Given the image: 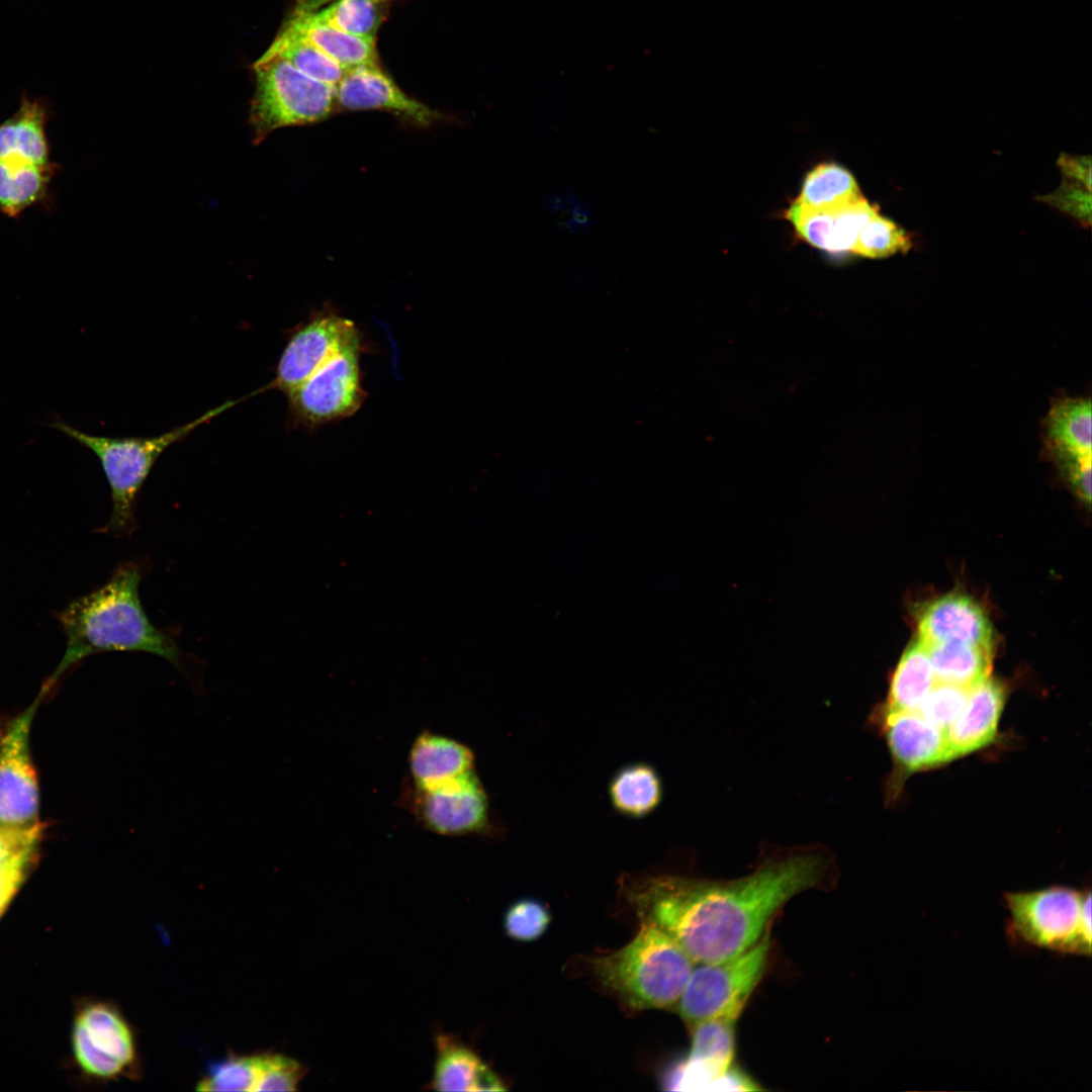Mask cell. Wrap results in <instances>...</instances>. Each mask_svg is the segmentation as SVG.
I'll return each mask as SVG.
<instances>
[{"label":"cell","mask_w":1092,"mask_h":1092,"mask_svg":"<svg viewBox=\"0 0 1092 1092\" xmlns=\"http://www.w3.org/2000/svg\"><path fill=\"white\" fill-rule=\"evenodd\" d=\"M828 869L823 854L802 851L767 859L735 880L624 876L620 890L640 923L666 933L695 964H714L755 944L776 913L819 886Z\"/></svg>","instance_id":"6da1fadb"},{"label":"cell","mask_w":1092,"mask_h":1092,"mask_svg":"<svg viewBox=\"0 0 1092 1092\" xmlns=\"http://www.w3.org/2000/svg\"><path fill=\"white\" fill-rule=\"evenodd\" d=\"M141 580V567L133 562L123 563L104 585L72 601L60 614L67 648L46 682L50 689L72 665L100 652H148L179 666L175 640L156 628L144 610L139 593Z\"/></svg>","instance_id":"7a4b0ae2"},{"label":"cell","mask_w":1092,"mask_h":1092,"mask_svg":"<svg viewBox=\"0 0 1092 1092\" xmlns=\"http://www.w3.org/2000/svg\"><path fill=\"white\" fill-rule=\"evenodd\" d=\"M589 963L602 986L634 1010L673 1007L695 966L670 936L643 923L625 946Z\"/></svg>","instance_id":"3957f363"},{"label":"cell","mask_w":1092,"mask_h":1092,"mask_svg":"<svg viewBox=\"0 0 1092 1092\" xmlns=\"http://www.w3.org/2000/svg\"><path fill=\"white\" fill-rule=\"evenodd\" d=\"M239 401L241 399L225 401L187 424L151 438L91 435L79 431L62 420H55L50 426L88 448L97 456L107 478L112 502V513L104 530L116 536H124L130 535L136 528L138 495L162 453Z\"/></svg>","instance_id":"277c9868"},{"label":"cell","mask_w":1092,"mask_h":1092,"mask_svg":"<svg viewBox=\"0 0 1092 1092\" xmlns=\"http://www.w3.org/2000/svg\"><path fill=\"white\" fill-rule=\"evenodd\" d=\"M1012 937L1041 948L1091 954V893L1065 887L1005 893Z\"/></svg>","instance_id":"5b68a950"},{"label":"cell","mask_w":1092,"mask_h":1092,"mask_svg":"<svg viewBox=\"0 0 1092 1092\" xmlns=\"http://www.w3.org/2000/svg\"><path fill=\"white\" fill-rule=\"evenodd\" d=\"M253 70L250 113L256 144L275 129L315 123L337 110L336 87L305 76L282 58L261 56Z\"/></svg>","instance_id":"8992f818"},{"label":"cell","mask_w":1092,"mask_h":1092,"mask_svg":"<svg viewBox=\"0 0 1092 1092\" xmlns=\"http://www.w3.org/2000/svg\"><path fill=\"white\" fill-rule=\"evenodd\" d=\"M770 951L769 933L742 953L714 964H695L674 1005L690 1026L709 1019L737 1021L761 981Z\"/></svg>","instance_id":"52a82bcc"},{"label":"cell","mask_w":1092,"mask_h":1092,"mask_svg":"<svg viewBox=\"0 0 1092 1092\" xmlns=\"http://www.w3.org/2000/svg\"><path fill=\"white\" fill-rule=\"evenodd\" d=\"M73 1059L81 1073L96 1081L135 1078L138 1041L120 1009L105 1000H86L76 1009L71 1032Z\"/></svg>","instance_id":"ba28073f"},{"label":"cell","mask_w":1092,"mask_h":1092,"mask_svg":"<svg viewBox=\"0 0 1092 1092\" xmlns=\"http://www.w3.org/2000/svg\"><path fill=\"white\" fill-rule=\"evenodd\" d=\"M362 351L360 335L287 395L293 426L312 430L350 418L361 408L367 396L362 385Z\"/></svg>","instance_id":"9c48e42d"},{"label":"cell","mask_w":1092,"mask_h":1092,"mask_svg":"<svg viewBox=\"0 0 1092 1092\" xmlns=\"http://www.w3.org/2000/svg\"><path fill=\"white\" fill-rule=\"evenodd\" d=\"M49 690L43 685L27 709L0 722V824L38 821L39 788L29 735L35 711Z\"/></svg>","instance_id":"30bf717a"},{"label":"cell","mask_w":1092,"mask_h":1092,"mask_svg":"<svg viewBox=\"0 0 1092 1092\" xmlns=\"http://www.w3.org/2000/svg\"><path fill=\"white\" fill-rule=\"evenodd\" d=\"M358 336L360 333L351 320L332 309L315 312L291 332L275 377L264 389H276L288 395Z\"/></svg>","instance_id":"8fae6325"},{"label":"cell","mask_w":1092,"mask_h":1092,"mask_svg":"<svg viewBox=\"0 0 1092 1092\" xmlns=\"http://www.w3.org/2000/svg\"><path fill=\"white\" fill-rule=\"evenodd\" d=\"M414 810L422 825L440 835L481 833L489 826L487 795L474 769L432 789H415Z\"/></svg>","instance_id":"7c38bea8"},{"label":"cell","mask_w":1092,"mask_h":1092,"mask_svg":"<svg viewBox=\"0 0 1092 1092\" xmlns=\"http://www.w3.org/2000/svg\"><path fill=\"white\" fill-rule=\"evenodd\" d=\"M337 109L382 110L418 126H429L441 113L407 95L379 64L346 71L336 86Z\"/></svg>","instance_id":"4fadbf2b"},{"label":"cell","mask_w":1092,"mask_h":1092,"mask_svg":"<svg viewBox=\"0 0 1092 1092\" xmlns=\"http://www.w3.org/2000/svg\"><path fill=\"white\" fill-rule=\"evenodd\" d=\"M735 1023L709 1019L691 1025L689 1056L670 1072L667 1085L679 1090H718L735 1058Z\"/></svg>","instance_id":"5bb4252c"},{"label":"cell","mask_w":1092,"mask_h":1092,"mask_svg":"<svg viewBox=\"0 0 1092 1092\" xmlns=\"http://www.w3.org/2000/svg\"><path fill=\"white\" fill-rule=\"evenodd\" d=\"M878 210L863 196L844 204L813 208L796 200L786 216L810 245L830 253L852 252L858 235Z\"/></svg>","instance_id":"9a60e30c"},{"label":"cell","mask_w":1092,"mask_h":1092,"mask_svg":"<svg viewBox=\"0 0 1092 1092\" xmlns=\"http://www.w3.org/2000/svg\"><path fill=\"white\" fill-rule=\"evenodd\" d=\"M881 723L899 768L917 771L953 759L945 730L918 711L881 710Z\"/></svg>","instance_id":"2e32d148"},{"label":"cell","mask_w":1092,"mask_h":1092,"mask_svg":"<svg viewBox=\"0 0 1092 1092\" xmlns=\"http://www.w3.org/2000/svg\"><path fill=\"white\" fill-rule=\"evenodd\" d=\"M917 639L926 646L963 643L993 649V632L985 612L972 599L958 595L936 599L923 609Z\"/></svg>","instance_id":"e0dca14e"},{"label":"cell","mask_w":1092,"mask_h":1092,"mask_svg":"<svg viewBox=\"0 0 1092 1092\" xmlns=\"http://www.w3.org/2000/svg\"><path fill=\"white\" fill-rule=\"evenodd\" d=\"M1004 701L1003 686L990 677L970 688L963 711L945 729L952 758L974 752L993 741Z\"/></svg>","instance_id":"ac0fdd59"},{"label":"cell","mask_w":1092,"mask_h":1092,"mask_svg":"<svg viewBox=\"0 0 1092 1092\" xmlns=\"http://www.w3.org/2000/svg\"><path fill=\"white\" fill-rule=\"evenodd\" d=\"M283 30L317 48L346 70L379 64L375 39L344 32L313 16L302 0H297Z\"/></svg>","instance_id":"d6986e66"},{"label":"cell","mask_w":1092,"mask_h":1092,"mask_svg":"<svg viewBox=\"0 0 1092 1092\" xmlns=\"http://www.w3.org/2000/svg\"><path fill=\"white\" fill-rule=\"evenodd\" d=\"M408 765L415 789L428 790L472 770L474 754L455 739L425 731L412 745Z\"/></svg>","instance_id":"ffe728a7"},{"label":"cell","mask_w":1092,"mask_h":1092,"mask_svg":"<svg viewBox=\"0 0 1092 1092\" xmlns=\"http://www.w3.org/2000/svg\"><path fill=\"white\" fill-rule=\"evenodd\" d=\"M49 104L23 95L18 109L0 123V158L15 159L38 166H51L47 133Z\"/></svg>","instance_id":"44dd1931"},{"label":"cell","mask_w":1092,"mask_h":1092,"mask_svg":"<svg viewBox=\"0 0 1092 1092\" xmlns=\"http://www.w3.org/2000/svg\"><path fill=\"white\" fill-rule=\"evenodd\" d=\"M44 827L0 824V918L38 862Z\"/></svg>","instance_id":"7402d4cb"},{"label":"cell","mask_w":1092,"mask_h":1092,"mask_svg":"<svg viewBox=\"0 0 1092 1092\" xmlns=\"http://www.w3.org/2000/svg\"><path fill=\"white\" fill-rule=\"evenodd\" d=\"M431 1087L438 1091L506 1090L494 1073L468 1048L439 1034Z\"/></svg>","instance_id":"603a6c76"},{"label":"cell","mask_w":1092,"mask_h":1092,"mask_svg":"<svg viewBox=\"0 0 1092 1092\" xmlns=\"http://www.w3.org/2000/svg\"><path fill=\"white\" fill-rule=\"evenodd\" d=\"M56 168L0 158V212L14 218L44 200Z\"/></svg>","instance_id":"cb8c5ba5"},{"label":"cell","mask_w":1092,"mask_h":1092,"mask_svg":"<svg viewBox=\"0 0 1092 1092\" xmlns=\"http://www.w3.org/2000/svg\"><path fill=\"white\" fill-rule=\"evenodd\" d=\"M608 791L613 808L630 818H643L652 813L663 794L659 775L645 762L620 768L610 781Z\"/></svg>","instance_id":"d4e9b609"},{"label":"cell","mask_w":1092,"mask_h":1092,"mask_svg":"<svg viewBox=\"0 0 1092 1092\" xmlns=\"http://www.w3.org/2000/svg\"><path fill=\"white\" fill-rule=\"evenodd\" d=\"M936 680L926 646L916 639L902 654L890 679L884 711H917Z\"/></svg>","instance_id":"484cf974"},{"label":"cell","mask_w":1092,"mask_h":1092,"mask_svg":"<svg viewBox=\"0 0 1092 1092\" xmlns=\"http://www.w3.org/2000/svg\"><path fill=\"white\" fill-rule=\"evenodd\" d=\"M926 648L936 681L970 689L990 677L993 649L963 643Z\"/></svg>","instance_id":"4316f807"},{"label":"cell","mask_w":1092,"mask_h":1092,"mask_svg":"<svg viewBox=\"0 0 1092 1092\" xmlns=\"http://www.w3.org/2000/svg\"><path fill=\"white\" fill-rule=\"evenodd\" d=\"M1091 402L1083 398L1055 401L1045 419L1046 450L1091 456Z\"/></svg>","instance_id":"83f0119b"},{"label":"cell","mask_w":1092,"mask_h":1092,"mask_svg":"<svg viewBox=\"0 0 1092 1092\" xmlns=\"http://www.w3.org/2000/svg\"><path fill=\"white\" fill-rule=\"evenodd\" d=\"M317 19L349 34L375 39L385 17L381 0H302Z\"/></svg>","instance_id":"f1b7e54d"},{"label":"cell","mask_w":1092,"mask_h":1092,"mask_svg":"<svg viewBox=\"0 0 1092 1092\" xmlns=\"http://www.w3.org/2000/svg\"><path fill=\"white\" fill-rule=\"evenodd\" d=\"M262 56L282 58L305 76L333 87L347 71L317 48L283 29Z\"/></svg>","instance_id":"f546056e"},{"label":"cell","mask_w":1092,"mask_h":1092,"mask_svg":"<svg viewBox=\"0 0 1092 1092\" xmlns=\"http://www.w3.org/2000/svg\"><path fill=\"white\" fill-rule=\"evenodd\" d=\"M861 195L854 177L835 163H822L807 174L797 202L825 208L844 204Z\"/></svg>","instance_id":"4dcf8cb0"},{"label":"cell","mask_w":1092,"mask_h":1092,"mask_svg":"<svg viewBox=\"0 0 1092 1092\" xmlns=\"http://www.w3.org/2000/svg\"><path fill=\"white\" fill-rule=\"evenodd\" d=\"M262 1054L238 1056L209 1063L206 1073L197 1082L198 1091L256 1092L261 1073Z\"/></svg>","instance_id":"1f68e13d"},{"label":"cell","mask_w":1092,"mask_h":1092,"mask_svg":"<svg viewBox=\"0 0 1092 1092\" xmlns=\"http://www.w3.org/2000/svg\"><path fill=\"white\" fill-rule=\"evenodd\" d=\"M911 246L910 237L900 226L877 212L860 231L852 253L879 259L905 253Z\"/></svg>","instance_id":"d6a6232c"},{"label":"cell","mask_w":1092,"mask_h":1092,"mask_svg":"<svg viewBox=\"0 0 1092 1092\" xmlns=\"http://www.w3.org/2000/svg\"><path fill=\"white\" fill-rule=\"evenodd\" d=\"M969 690L936 681L917 711L928 721L945 730L963 711Z\"/></svg>","instance_id":"836d02e7"},{"label":"cell","mask_w":1092,"mask_h":1092,"mask_svg":"<svg viewBox=\"0 0 1092 1092\" xmlns=\"http://www.w3.org/2000/svg\"><path fill=\"white\" fill-rule=\"evenodd\" d=\"M550 920V914L542 903L533 899H523L508 909L505 916V929L513 939L532 941L546 931Z\"/></svg>","instance_id":"e575fe53"},{"label":"cell","mask_w":1092,"mask_h":1092,"mask_svg":"<svg viewBox=\"0 0 1092 1092\" xmlns=\"http://www.w3.org/2000/svg\"><path fill=\"white\" fill-rule=\"evenodd\" d=\"M305 1069L281 1054L263 1053L256 1091H296Z\"/></svg>","instance_id":"d590c367"},{"label":"cell","mask_w":1092,"mask_h":1092,"mask_svg":"<svg viewBox=\"0 0 1092 1092\" xmlns=\"http://www.w3.org/2000/svg\"><path fill=\"white\" fill-rule=\"evenodd\" d=\"M1058 463L1068 482L1085 503L1091 500V456L1046 450Z\"/></svg>","instance_id":"8d00e7d4"},{"label":"cell","mask_w":1092,"mask_h":1092,"mask_svg":"<svg viewBox=\"0 0 1092 1092\" xmlns=\"http://www.w3.org/2000/svg\"><path fill=\"white\" fill-rule=\"evenodd\" d=\"M1042 200L1073 215L1083 224H1090L1091 196L1090 190L1085 186L1064 182L1057 191L1042 197Z\"/></svg>","instance_id":"74e56055"},{"label":"cell","mask_w":1092,"mask_h":1092,"mask_svg":"<svg viewBox=\"0 0 1092 1092\" xmlns=\"http://www.w3.org/2000/svg\"><path fill=\"white\" fill-rule=\"evenodd\" d=\"M1058 163L1066 178L1074 179L1090 190L1091 164L1089 156L1074 157L1062 154Z\"/></svg>","instance_id":"f35d334b"},{"label":"cell","mask_w":1092,"mask_h":1092,"mask_svg":"<svg viewBox=\"0 0 1092 1092\" xmlns=\"http://www.w3.org/2000/svg\"><path fill=\"white\" fill-rule=\"evenodd\" d=\"M381 1H383V2H386V1H388V0H381Z\"/></svg>","instance_id":"ab89813d"}]
</instances>
